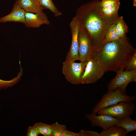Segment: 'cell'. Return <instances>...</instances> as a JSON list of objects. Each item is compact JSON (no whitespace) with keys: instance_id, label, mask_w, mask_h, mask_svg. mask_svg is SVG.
Wrapping results in <instances>:
<instances>
[{"instance_id":"cell-17","label":"cell","mask_w":136,"mask_h":136,"mask_svg":"<svg viewBox=\"0 0 136 136\" xmlns=\"http://www.w3.org/2000/svg\"><path fill=\"white\" fill-rule=\"evenodd\" d=\"M127 134L125 129L115 125L107 129L103 130L99 133V136H125Z\"/></svg>"},{"instance_id":"cell-2","label":"cell","mask_w":136,"mask_h":136,"mask_svg":"<svg viewBox=\"0 0 136 136\" xmlns=\"http://www.w3.org/2000/svg\"><path fill=\"white\" fill-rule=\"evenodd\" d=\"M136 50L126 35L117 40L104 44L92 54L99 61L105 72H117L124 70Z\"/></svg>"},{"instance_id":"cell-22","label":"cell","mask_w":136,"mask_h":136,"mask_svg":"<svg viewBox=\"0 0 136 136\" xmlns=\"http://www.w3.org/2000/svg\"><path fill=\"white\" fill-rule=\"evenodd\" d=\"M22 73V70H21L16 77L10 80H4L0 79V90L7 88L15 84L20 79Z\"/></svg>"},{"instance_id":"cell-9","label":"cell","mask_w":136,"mask_h":136,"mask_svg":"<svg viewBox=\"0 0 136 136\" xmlns=\"http://www.w3.org/2000/svg\"><path fill=\"white\" fill-rule=\"evenodd\" d=\"M70 26L72 35V42L65 60L75 61L77 60H79L78 54V34L80 22L76 17L75 16L73 18L70 23Z\"/></svg>"},{"instance_id":"cell-16","label":"cell","mask_w":136,"mask_h":136,"mask_svg":"<svg viewBox=\"0 0 136 136\" xmlns=\"http://www.w3.org/2000/svg\"><path fill=\"white\" fill-rule=\"evenodd\" d=\"M116 125L125 129L127 134L136 130V121L132 119L129 116L119 119Z\"/></svg>"},{"instance_id":"cell-27","label":"cell","mask_w":136,"mask_h":136,"mask_svg":"<svg viewBox=\"0 0 136 136\" xmlns=\"http://www.w3.org/2000/svg\"><path fill=\"white\" fill-rule=\"evenodd\" d=\"M132 82H136V76H135L133 79Z\"/></svg>"},{"instance_id":"cell-18","label":"cell","mask_w":136,"mask_h":136,"mask_svg":"<svg viewBox=\"0 0 136 136\" xmlns=\"http://www.w3.org/2000/svg\"><path fill=\"white\" fill-rule=\"evenodd\" d=\"M114 24L115 30L120 38L126 35L129 29L122 16H119L114 23Z\"/></svg>"},{"instance_id":"cell-21","label":"cell","mask_w":136,"mask_h":136,"mask_svg":"<svg viewBox=\"0 0 136 136\" xmlns=\"http://www.w3.org/2000/svg\"><path fill=\"white\" fill-rule=\"evenodd\" d=\"M33 126L40 134L44 136H51L52 129L51 125L39 122L36 123Z\"/></svg>"},{"instance_id":"cell-12","label":"cell","mask_w":136,"mask_h":136,"mask_svg":"<svg viewBox=\"0 0 136 136\" xmlns=\"http://www.w3.org/2000/svg\"><path fill=\"white\" fill-rule=\"evenodd\" d=\"M50 24V21L44 12L36 13L25 12L24 24L26 27L38 28L43 24Z\"/></svg>"},{"instance_id":"cell-14","label":"cell","mask_w":136,"mask_h":136,"mask_svg":"<svg viewBox=\"0 0 136 136\" xmlns=\"http://www.w3.org/2000/svg\"><path fill=\"white\" fill-rule=\"evenodd\" d=\"M15 3L26 12L40 13L43 12L45 9L37 0H16Z\"/></svg>"},{"instance_id":"cell-7","label":"cell","mask_w":136,"mask_h":136,"mask_svg":"<svg viewBox=\"0 0 136 136\" xmlns=\"http://www.w3.org/2000/svg\"><path fill=\"white\" fill-rule=\"evenodd\" d=\"M115 77L107 85V92L114 90L119 88L122 93L126 94V90L127 85L132 82L133 78L136 76V69L127 71L121 70L117 71Z\"/></svg>"},{"instance_id":"cell-24","label":"cell","mask_w":136,"mask_h":136,"mask_svg":"<svg viewBox=\"0 0 136 136\" xmlns=\"http://www.w3.org/2000/svg\"><path fill=\"white\" fill-rule=\"evenodd\" d=\"M78 133L79 136H99V133L94 131L82 129Z\"/></svg>"},{"instance_id":"cell-8","label":"cell","mask_w":136,"mask_h":136,"mask_svg":"<svg viewBox=\"0 0 136 136\" xmlns=\"http://www.w3.org/2000/svg\"><path fill=\"white\" fill-rule=\"evenodd\" d=\"M78 42L79 60L82 62H86L93 53V49L89 36L80 23L78 34Z\"/></svg>"},{"instance_id":"cell-1","label":"cell","mask_w":136,"mask_h":136,"mask_svg":"<svg viewBox=\"0 0 136 136\" xmlns=\"http://www.w3.org/2000/svg\"><path fill=\"white\" fill-rule=\"evenodd\" d=\"M100 1L92 0L80 6L77 9L75 16L84 27L92 42L93 51L100 49L106 31L116 20L106 17L102 12Z\"/></svg>"},{"instance_id":"cell-23","label":"cell","mask_w":136,"mask_h":136,"mask_svg":"<svg viewBox=\"0 0 136 136\" xmlns=\"http://www.w3.org/2000/svg\"><path fill=\"white\" fill-rule=\"evenodd\" d=\"M125 71H129L136 69V52L135 53L125 67Z\"/></svg>"},{"instance_id":"cell-11","label":"cell","mask_w":136,"mask_h":136,"mask_svg":"<svg viewBox=\"0 0 136 136\" xmlns=\"http://www.w3.org/2000/svg\"><path fill=\"white\" fill-rule=\"evenodd\" d=\"M120 3L119 0H101L100 6L104 15L110 19L115 20L119 17L118 11Z\"/></svg>"},{"instance_id":"cell-15","label":"cell","mask_w":136,"mask_h":136,"mask_svg":"<svg viewBox=\"0 0 136 136\" xmlns=\"http://www.w3.org/2000/svg\"><path fill=\"white\" fill-rule=\"evenodd\" d=\"M51 136H79L78 133H75L68 130L66 126L57 122L51 124Z\"/></svg>"},{"instance_id":"cell-26","label":"cell","mask_w":136,"mask_h":136,"mask_svg":"<svg viewBox=\"0 0 136 136\" xmlns=\"http://www.w3.org/2000/svg\"><path fill=\"white\" fill-rule=\"evenodd\" d=\"M133 1V5L134 7L136 6V0H132Z\"/></svg>"},{"instance_id":"cell-20","label":"cell","mask_w":136,"mask_h":136,"mask_svg":"<svg viewBox=\"0 0 136 136\" xmlns=\"http://www.w3.org/2000/svg\"><path fill=\"white\" fill-rule=\"evenodd\" d=\"M114 23L109 27L106 31L103 44L107 42L116 40L121 38L115 30Z\"/></svg>"},{"instance_id":"cell-13","label":"cell","mask_w":136,"mask_h":136,"mask_svg":"<svg viewBox=\"0 0 136 136\" xmlns=\"http://www.w3.org/2000/svg\"><path fill=\"white\" fill-rule=\"evenodd\" d=\"M25 14V11L15 3L10 13L0 18V23L14 22H20L24 24Z\"/></svg>"},{"instance_id":"cell-6","label":"cell","mask_w":136,"mask_h":136,"mask_svg":"<svg viewBox=\"0 0 136 136\" xmlns=\"http://www.w3.org/2000/svg\"><path fill=\"white\" fill-rule=\"evenodd\" d=\"M135 108V105L132 102L122 101L104 108L97 113L98 115L107 114L119 119L132 115Z\"/></svg>"},{"instance_id":"cell-3","label":"cell","mask_w":136,"mask_h":136,"mask_svg":"<svg viewBox=\"0 0 136 136\" xmlns=\"http://www.w3.org/2000/svg\"><path fill=\"white\" fill-rule=\"evenodd\" d=\"M136 96L123 94L119 88L114 91L107 92L92 109V113L96 114L100 110L121 101L131 103L135 100Z\"/></svg>"},{"instance_id":"cell-5","label":"cell","mask_w":136,"mask_h":136,"mask_svg":"<svg viewBox=\"0 0 136 136\" xmlns=\"http://www.w3.org/2000/svg\"><path fill=\"white\" fill-rule=\"evenodd\" d=\"M87 62L77 63L74 61L66 60L62 62V72L66 79L75 85L81 84Z\"/></svg>"},{"instance_id":"cell-19","label":"cell","mask_w":136,"mask_h":136,"mask_svg":"<svg viewBox=\"0 0 136 136\" xmlns=\"http://www.w3.org/2000/svg\"><path fill=\"white\" fill-rule=\"evenodd\" d=\"M40 5L52 12L56 17L61 16L62 13L55 6L52 0H37Z\"/></svg>"},{"instance_id":"cell-4","label":"cell","mask_w":136,"mask_h":136,"mask_svg":"<svg viewBox=\"0 0 136 136\" xmlns=\"http://www.w3.org/2000/svg\"><path fill=\"white\" fill-rule=\"evenodd\" d=\"M81 84L93 83L103 76L105 72L99 61L92 54L88 58Z\"/></svg>"},{"instance_id":"cell-10","label":"cell","mask_w":136,"mask_h":136,"mask_svg":"<svg viewBox=\"0 0 136 136\" xmlns=\"http://www.w3.org/2000/svg\"><path fill=\"white\" fill-rule=\"evenodd\" d=\"M97 115L91 113L85 115V117L91 122L93 127L99 126L105 130L117 123L118 119L110 115L102 114Z\"/></svg>"},{"instance_id":"cell-25","label":"cell","mask_w":136,"mask_h":136,"mask_svg":"<svg viewBox=\"0 0 136 136\" xmlns=\"http://www.w3.org/2000/svg\"><path fill=\"white\" fill-rule=\"evenodd\" d=\"M40 133L34 126H29L26 135L27 136H38Z\"/></svg>"}]
</instances>
